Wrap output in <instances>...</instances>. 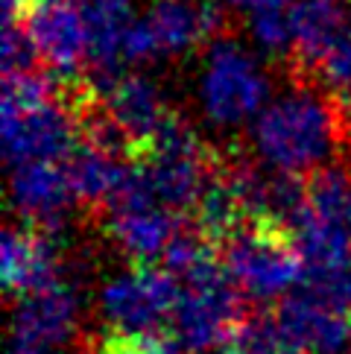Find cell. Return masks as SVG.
Wrapping results in <instances>:
<instances>
[{"label":"cell","mask_w":351,"mask_h":354,"mask_svg":"<svg viewBox=\"0 0 351 354\" xmlns=\"http://www.w3.org/2000/svg\"><path fill=\"white\" fill-rule=\"evenodd\" d=\"M345 109L322 85L298 82L269 100L249 126L258 164L290 176H313L331 167V158L348 135Z\"/></svg>","instance_id":"1"},{"label":"cell","mask_w":351,"mask_h":354,"mask_svg":"<svg viewBox=\"0 0 351 354\" xmlns=\"http://www.w3.org/2000/svg\"><path fill=\"white\" fill-rule=\"evenodd\" d=\"M82 135L65 85L41 71L3 77V153L9 167L65 161Z\"/></svg>","instance_id":"2"},{"label":"cell","mask_w":351,"mask_h":354,"mask_svg":"<svg viewBox=\"0 0 351 354\" xmlns=\"http://www.w3.org/2000/svg\"><path fill=\"white\" fill-rule=\"evenodd\" d=\"M269 73L258 56L234 39H214L205 47L196 80V100L202 118L214 129L252 126L269 103Z\"/></svg>","instance_id":"3"},{"label":"cell","mask_w":351,"mask_h":354,"mask_svg":"<svg viewBox=\"0 0 351 354\" xmlns=\"http://www.w3.org/2000/svg\"><path fill=\"white\" fill-rule=\"evenodd\" d=\"M220 261L252 301H281L302 284L305 261L287 225L246 223L220 243Z\"/></svg>","instance_id":"4"},{"label":"cell","mask_w":351,"mask_h":354,"mask_svg":"<svg viewBox=\"0 0 351 354\" xmlns=\"http://www.w3.org/2000/svg\"><path fill=\"white\" fill-rule=\"evenodd\" d=\"M176 281H179V301L170 331L182 343L184 354H208L240 334L243 322L249 319L243 308L246 296L237 290L220 258L205 270Z\"/></svg>","instance_id":"5"},{"label":"cell","mask_w":351,"mask_h":354,"mask_svg":"<svg viewBox=\"0 0 351 354\" xmlns=\"http://www.w3.org/2000/svg\"><path fill=\"white\" fill-rule=\"evenodd\" d=\"M144 187L170 211H193L199 194L220 167L211 147L182 118H176L155 144L132 158Z\"/></svg>","instance_id":"6"},{"label":"cell","mask_w":351,"mask_h":354,"mask_svg":"<svg viewBox=\"0 0 351 354\" xmlns=\"http://www.w3.org/2000/svg\"><path fill=\"white\" fill-rule=\"evenodd\" d=\"M179 301V281L155 263H132L111 275L99 290V316L106 334L135 337L170 331Z\"/></svg>","instance_id":"7"},{"label":"cell","mask_w":351,"mask_h":354,"mask_svg":"<svg viewBox=\"0 0 351 354\" xmlns=\"http://www.w3.org/2000/svg\"><path fill=\"white\" fill-rule=\"evenodd\" d=\"M106 232L132 263L161 261L179 234V217L149 196L135 164L115 202L106 208Z\"/></svg>","instance_id":"8"},{"label":"cell","mask_w":351,"mask_h":354,"mask_svg":"<svg viewBox=\"0 0 351 354\" xmlns=\"http://www.w3.org/2000/svg\"><path fill=\"white\" fill-rule=\"evenodd\" d=\"M39 56V65L61 85H77L88 65V32L82 0H35L21 18Z\"/></svg>","instance_id":"9"},{"label":"cell","mask_w":351,"mask_h":354,"mask_svg":"<svg viewBox=\"0 0 351 354\" xmlns=\"http://www.w3.org/2000/svg\"><path fill=\"white\" fill-rule=\"evenodd\" d=\"M281 343L305 354H348L351 351V313L325 305L307 290L296 287L278 301L272 313Z\"/></svg>","instance_id":"10"},{"label":"cell","mask_w":351,"mask_h":354,"mask_svg":"<svg viewBox=\"0 0 351 354\" xmlns=\"http://www.w3.org/2000/svg\"><path fill=\"white\" fill-rule=\"evenodd\" d=\"M0 278L9 299H23L61 281V255L53 232L32 223L9 225L0 249Z\"/></svg>","instance_id":"11"},{"label":"cell","mask_w":351,"mask_h":354,"mask_svg":"<svg viewBox=\"0 0 351 354\" xmlns=\"http://www.w3.org/2000/svg\"><path fill=\"white\" fill-rule=\"evenodd\" d=\"M9 196L21 220L44 232L61 229L77 205L65 161H30L9 167Z\"/></svg>","instance_id":"12"},{"label":"cell","mask_w":351,"mask_h":354,"mask_svg":"<svg viewBox=\"0 0 351 354\" xmlns=\"http://www.w3.org/2000/svg\"><path fill=\"white\" fill-rule=\"evenodd\" d=\"M144 21L155 39L158 56H184L220 39L222 9L214 0H153Z\"/></svg>","instance_id":"13"},{"label":"cell","mask_w":351,"mask_h":354,"mask_svg":"<svg viewBox=\"0 0 351 354\" xmlns=\"http://www.w3.org/2000/svg\"><path fill=\"white\" fill-rule=\"evenodd\" d=\"M77 328H79V296L73 284L61 278V281L50 284L47 290H39V293L15 301L9 334L30 337L35 343H44L61 351L65 346H70Z\"/></svg>","instance_id":"14"},{"label":"cell","mask_w":351,"mask_h":354,"mask_svg":"<svg viewBox=\"0 0 351 354\" xmlns=\"http://www.w3.org/2000/svg\"><path fill=\"white\" fill-rule=\"evenodd\" d=\"M65 170L79 205L106 211L129 179L132 158L91 135H79L77 147L65 158Z\"/></svg>","instance_id":"15"},{"label":"cell","mask_w":351,"mask_h":354,"mask_svg":"<svg viewBox=\"0 0 351 354\" xmlns=\"http://www.w3.org/2000/svg\"><path fill=\"white\" fill-rule=\"evenodd\" d=\"M345 0H296L293 15V65L298 73L313 77L325 56L348 30Z\"/></svg>","instance_id":"16"},{"label":"cell","mask_w":351,"mask_h":354,"mask_svg":"<svg viewBox=\"0 0 351 354\" xmlns=\"http://www.w3.org/2000/svg\"><path fill=\"white\" fill-rule=\"evenodd\" d=\"M82 15L88 32V65L97 73L94 80L126 71L123 50L137 24L135 0H82Z\"/></svg>","instance_id":"17"},{"label":"cell","mask_w":351,"mask_h":354,"mask_svg":"<svg viewBox=\"0 0 351 354\" xmlns=\"http://www.w3.org/2000/svg\"><path fill=\"white\" fill-rule=\"evenodd\" d=\"M293 15L296 0H255L246 9L249 35L267 56H293Z\"/></svg>","instance_id":"18"},{"label":"cell","mask_w":351,"mask_h":354,"mask_svg":"<svg viewBox=\"0 0 351 354\" xmlns=\"http://www.w3.org/2000/svg\"><path fill=\"white\" fill-rule=\"evenodd\" d=\"M313 77L319 80V85L345 111L351 109V24H348V30L343 32V39L336 41V47L325 56V62L316 68Z\"/></svg>","instance_id":"19"},{"label":"cell","mask_w":351,"mask_h":354,"mask_svg":"<svg viewBox=\"0 0 351 354\" xmlns=\"http://www.w3.org/2000/svg\"><path fill=\"white\" fill-rule=\"evenodd\" d=\"M0 53H3V77L23 73V71H35V65H39L35 47L30 41L27 30L21 27V21L3 24V44H0Z\"/></svg>","instance_id":"20"},{"label":"cell","mask_w":351,"mask_h":354,"mask_svg":"<svg viewBox=\"0 0 351 354\" xmlns=\"http://www.w3.org/2000/svg\"><path fill=\"white\" fill-rule=\"evenodd\" d=\"M6 354H61L56 348H50L44 343H35L30 337H21V334H9V343H6Z\"/></svg>","instance_id":"21"},{"label":"cell","mask_w":351,"mask_h":354,"mask_svg":"<svg viewBox=\"0 0 351 354\" xmlns=\"http://www.w3.org/2000/svg\"><path fill=\"white\" fill-rule=\"evenodd\" d=\"M32 3H35V0H3V21H6V24L21 21V18L30 12Z\"/></svg>","instance_id":"22"},{"label":"cell","mask_w":351,"mask_h":354,"mask_svg":"<svg viewBox=\"0 0 351 354\" xmlns=\"http://www.w3.org/2000/svg\"><path fill=\"white\" fill-rule=\"evenodd\" d=\"M208 354H252V348H249L243 339H240V334H237L231 343H225V346H220V348H214V351H208Z\"/></svg>","instance_id":"23"},{"label":"cell","mask_w":351,"mask_h":354,"mask_svg":"<svg viewBox=\"0 0 351 354\" xmlns=\"http://www.w3.org/2000/svg\"><path fill=\"white\" fill-rule=\"evenodd\" d=\"M214 3L220 6V9H249V6H252L255 3V0H214Z\"/></svg>","instance_id":"24"},{"label":"cell","mask_w":351,"mask_h":354,"mask_svg":"<svg viewBox=\"0 0 351 354\" xmlns=\"http://www.w3.org/2000/svg\"><path fill=\"white\" fill-rule=\"evenodd\" d=\"M272 354H305V351H296V348H290V346H281V348H275Z\"/></svg>","instance_id":"25"},{"label":"cell","mask_w":351,"mask_h":354,"mask_svg":"<svg viewBox=\"0 0 351 354\" xmlns=\"http://www.w3.org/2000/svg\"><path fill=\"white\" fill-rule=\"evenodd\" d=\"M348 225H351V196H348Z\"/></svg>","instance_id":"26"},{"label":"cell","mask_w":351,"mask_h":354,"mask_svg":"<svg viewBox=\"0 0 351 354\" xmlns=\"http://www.w3.org/2000/svg\"><path fill=\"white\" fill-rule=\"evenodd\" d=\"M345 115H351V109H348V111H345Z\"/></svg>","instance_id":"27"},{"label":"cell","mask_w":351,"mask_h":354,"mask_svg":"<svg viewBox=\"0 0 351 354\" xmlns=\"http://www.w3.org/2000/svg\"><path fill=\"white\" fill-rule=\"evenodd\" d=\"M345 3H351V0H345Z\"/></svg>","instance_id":"28"}]
</instances>
